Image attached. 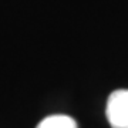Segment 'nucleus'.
<instances>
[{
    "label": "nucleus",
    "instance_id": "f03ea898",
    "mask_svg": "<svg viewBox=\"0 0 128 128\" xmlns=\"http://www.w3.org/2000/svg\"><path fill=\"white\" fill-rule=\"evenodd\" d=\"M36 128H77V122L68 115L57 114L41 120Z\"/></svg>",
    "mask_w": 128,
    "mask_h": 128
},
{
    "label": "nucleus",
    "instance_id": "f257e3e1",
    "mask_svg": "<svg viewBox=\"0 0 128 128\" xmlns=\"http://www.w3.org/2000/svg\"><path fill=\"white\" fill-rule=\"evenodd\" d=\"M111 128H128V90L112 91L105 108Z\"/></svg>",
    "mask_w": 128,
    "mask_h": 128
}]
</instances>
